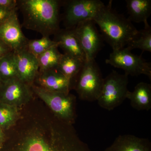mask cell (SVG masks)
Returning a JSON list of instances; mask_svg holds the SVG:
<instances>
[{
  "instance_id": "83f0119b",
  "label": "cell",
  "mask_w": 151,
  "mask_h": 151,
  "mask_svg": "<svg viewBox=\"0 0 151 151\" xmlns=\"http://www.w3.org/2000/svg\"><path fill=\"white\" fill-rule=\"evenodd\" d=\"M1 80H0V86H1Z\"/></svg>"
},
{
  "instance_id": "484cf974",
  "label": "cell",
  "mask_w": 151,
  "mask_h": 151,
  "mask_svg": "<svg viewBox=\"0 0 151 151\" xmlns=\"http://www.w3.org/2000/svg\"><path fill=\"white\" fill-rule=\"evenodd\" d=\"M12 51V50L0 39V59Z\"/></svg>"
},
{
  "instance_id": "9a60e30c",
  "label": "cell",
  "mask_w": 151,
  "mask_h": 151,
  "mask_svg": "<svg viewBox=\"0 0 151 151\" xmlns=\"http://www.w3.org/2000/svg\"><path fill=\"white\" fill-rule=\"evenodd\" d=\"M55 41L64 51V54L86 61V56L72 29H60L55 35Z\"/></svg>"
},
{
  "instance_id": "d4e9b609",
  "label": "cell",
  "mask_w": 151,
  "mask_h": 151,
  "mask_svg": "<svg viewBox=\"0 0 151 151\" xmlns=\"http://www.w3.org/2000/svg\"><path fill=\"white\" fill-rule=\"evenodd\" d=\"M17 9L9 10L0 7V25L5 22L13 14L17 12Z\"/></svg>"
},
{
  "instance_id": "30bf717a",
  "label": "cell",
  "mask_w": 151,
  "mask_h": 151,
  "mask_svg": "<svg viewBox=\"0 0 151 151\" xmlns=\"http://www.w3.org/2000/svg\"><path fill=\"white\" fill-rule=\"evenodd\" d=\"M35 94L29 84L19 78L1 82L0 103L21 109L29 103Z\"/></svg>"
},
{
  "instance_id": "d6986e66",
  "label": "cell",
  "mask_w": 151,
  "mask_h": 151,
  "mask_svg": "<svg viewBox=\"0 0 151 151\" xmlns=\"http://www.w3.org/2000/svg\"><path fill=\"white\" fill-rule=\"evenodd\" d=\"M58 47V45L52 47L37 57L39 66V71L57 69L63 55Z\"/></svg>"
},
{
  "instance_id": "7402d4cb",
  "label": "cell",
  "mask_w": 151,
  "mask_h": 151,
  "mask_svg": "<svg viewBox=\"0 0 151 151\" xmlns=\"http://www.w3.org/2000/svg\"><path fill=\"white\" fill-rule=\"evenodd\" d=\"M19 113L20 109L0 103V127L4 131L8 130L16 124Z\"/></svg>"
},
{
  "instance_id": "ac0fdd59",
  "label": "cell",
  "mask_w": 151,
  "mask_h": 151,
  "mask_svg": "<svg viewBox=\"0 0 151 151\" xmlns=\"http://www.w3.org/2000/svg\"><path fill=\"white\" fill-rule=\"evenodd\" d=\"M85 61L63 53L57 69L71 82L73 87L76 78Z\"/></svg>"
},
{
  "instance_id": "52a82bcc",
  "label": "cell",
  "mask_w": 151,
  "mask_h": 151,
  "mask_svg": "<svg viewBox=\"0 0 151 151\" xmlns=\"http://www.w3.org/2000/svg\"><path fill=\"white\" fill-rule=\"evenodd\" d=\"M62 5L65 29H72L82 22L93 20L105 4L100 0H69L63 1Z\"/></svg>"
},
{
  "instance_id": "4316f807",
  "label": "cell",
  "mask_w": 151,
  "mask_h": 151,
  "mask_svg": "<svg viewBox=\"0 0 151 151\" xmlns=\"http://www.w3.org/2000/svg\"><path fill=\"white\" fill-rule=\"evenodd\" d=\"M5 139V132L0 127V148L1 147Z\"/></svg>"
},
{
  "instance_id": "7a4b0ae2",
  "label": "cell",
  "mask_w": 151,
  "mask_h": 151,
  "mask_svg": "<svg viewBox=\"0 0 151 151\" xmlns=\"http://www.w3.org/2000/svg\"><path fill=\"white\" fill-rule=\"evenodd\" d=\"M63 1L19 0L18 8L23 18V25L42 36L55 35L60 29V9Z\"/></svg>"
},
{
  "instance_id": "7c38bea8",
  "label": "cell",
  "mask_w": 151,
  "mask_h": 151,
  "mask_svg": "<svg viewBox=\"0 0 151 151\" xmlns=\"http://www.w3.org/2000/svg\"><path fill=\"white\" fill-rule=\"evenodd\" d=\"M34 84L50 92L69 94L71 82L57 69L39 71Z\"/></svg>"
},
{
  "instance_id": "9c48e42d",
  "label": "cell",
  "mask_w": 151,
  "mask_h": 151,
  "mask_svg": "<svg viewBox=\"0 0 151 151\" xmlns=\"http://www.w3.org/2000/svg\"><path fill=\"white\" fill-rule=\"evenodd\" d=\"M93 20L85 21L72 29L86 56V61L95 60L104 45V40Z\"/></svg>"
},
{
  "instance_id": "ffe728a7",
  "label": "cell",
  "mask_w": 151,
  "mask_h": 151,
  "mask_svg": "<svg viewBox=\"0 0 151 151\" xmlns=\"http://www.w3.org/2000/svg\"><path fill=\"white\" fill-rule=\"evenodd\" d=\"M18 78L13 51L0 59V80L1 82Z\"/></svg>"
},
{
  "instance_id": "44dd1931",
  "label": "cell",
  "mask_w": 151,
  "mask_h": 151,
  "mask_svg": "<svg viewBox=\"0 0 151 151\" xmlns=\"http://www.w3.org/2000/svg\"><path fill=\"white\" fill-rule=\"evenodd\" d=\"M144 29L139 31V33L126 47L132 51L134 49L141 50L142 52L145 51L151 52V27L147 21L144 23Z\"/></svg>"
},
{
  "instance_id": "603a6c76",
  "label": "cell",
  "mask_w": 151,
  "mask_h": 151,
  "mask_svg": "<svg viewBox=\"0 0 151 151\" xmlns=\"http://www.w3.org/2000/svg\"><path fill=\"white\" fill-rule=\"evenodd\" d=\"M55 45H58L57 43L54 40L50 39L49 37L42 36L40 39L29 40L27 49L37 57L48 49Z\"/></svg>"
},
{
  "instance_id": "e0dca14e",
  "label": "cell",
  "mask_w": 151,
  "mask_h": 151,
  "mask_svg": "<svg viewBox=\"0 0 151 151\" xmlns=\"http://www.w3.org/2000/svg\"><path fill=\"white\" fill-rule=\"evenodd\" d=\"M127 8L131 22L144 23L151 13V0H127Z\"/></svg>"
},
{
  "instance_id": "6da1fadb",
  "label": "cell",
  "mask_w": 151,
  "mask_h": 151,
  "mask_svg": "<svg viewBox=\"0 0 151 151\" xmlns=\"http://www.w3.org/2000/svg\"><path fill=\"white\" fill-rule=\"evenodd\" d=\"M4 132L0 151H91L73 125L58 119L36 96L20 109L16 124Z\"/></svg>"
},
{
  "instance_id": "5bb4252c",
  "label": "cell",
  "mask_w": 151,
  "mask_h": 151,
  "mask_svg": "<svg viewBox=\"0 0 151 151\" xmlns=\"http://www.w3.org/2000/svg\"><path fill=\"white\" fill-rule=\"evenodd\" d=\"M104 151H151L148 139L131 134L121 135Z\"/></svg>"
},
{
  "instance_id": "3957f363",
  "label": "cell",
  "mask_w": 151,
  "mask_h": 151,
  "mask_svg": "<svg viewBox=\"0 0 151 151\" xmlns=\"http://www.w3.org/2000/svg\"><path fill=\"white\" fill-rule=\"evenodd\" d=\"M93 20L113 50L125 47L139 33L129 19L113 8L111 1L101 8Z\"/></svg>"
},
{
  "instance_id": "ba28073f",
  "label": "cell",
  "mask_w": 151,
  "mask_h": 151,
  "mask_svg": "<svg viewBox=\"0 0 151 151\" xmlns=\"http://www.w3.org/2000/svg\"><path fill=\"white\" fill-rule=\"evenodd\" d=\"M105 63L113 67L123 69L128 76L144 74L151 78L150 63L144 59L142 55L133 54L127 47L113 50Z\"/></svg>"
},
{
  "instance_id": "8992f818",
  "label": "cell",
  "mask_w": 151,
  "mask_h": 151,
  "mask_svg": "<svg viewBox=\"0 0 151 151\" xmlns=\"http://www.w3.org/2000/svg\"><path fill=\"white\" fill-rule=\"evenodd\" d=\"M128 83V75L112 70L104 78L102 90L97 100L99 106L111 111L122 105L127 99Z\"/></svg>"
},
{
  "instance_id": "5b68a950",
  "label": "cell",
  "mask_w": 151,
  "mask_h": 151,
  "mask_svg": "<svg viewBox=\"0 0 151 151\" xmlns=\"http://www.w3.org/2000/svg\"><path fill=\"white\" fill-rule=\"evenodd\" d=\"M104 78L95 60L86 61L73 83L79 99L97 101L102 90Z\"/></svg>"
},
{
  "instance_id": "277c9868",
  "label": "cell",
  "mask_w": 151,
  "mask_h": 151,
  "mask_svg": "<svg viewBox=\"0 0 151 151\" xmlns=\"http://www.w3.org/2000/svg\"><path fill=\"white\" fill-rule=\"evenodd\" d=\"M36 96L58 119L73 125L76 118V97L73 94L50 92L35 84L31 85Z\"/></svg>"
},
{
  "instance_id": "8fae6325",
  "label": "cell",
  "mask_w": 151,
  "mask_h": 151,
  "mask_svg": "<svg viewBox=\"0 0 151 151\" xmlns=\"http://www.w3.org/2000/svg\"><path fill=\"white\" fill-rule=\"evenodd\" d=\"M0 39L14 52L27 48L29 40L22 32L17 12L0 25Z\"/></svg>"
},
{
  "instance_id": "2e32d148",
  "label": "cell",
  "mask_w": 151,
  "mask_h": 151,
  "mask_svg": "<svg viewBox=\"0 0 151 151\" xmlns=\"http://www.w3.org/2000/svg\"><path fill=\"white\" fill-rule=\"evenodd\" d=\"M127 99L130 101L132 108L138 111H149L151 108V85L141 82L135 86L134 91L129 90Z\"/></svg>"
},
{
  "instance_id": "cb8c5ba5",
  "label": "cell",
  "mask_w": 151,
  "mask_h": 151,
  "mask_svg": "<svg viewBox=\"0 0 151 151\" xmlns=\"http://www.w3.org/2000/svg\"><path fill=\"white\" fill-rule=\"evenodd\" d=\"M0 7L3 9L9 10L18 9V1L0 0Z\"/></svg>"
},
{
  "instance_id": "4fadbf2b",
  "label": "cell",
  "mask_w": 151,
  "mask_h": 151,
  "mask_svg": "<svg viewBox=\"0 0 151 151\" xmlns=\"http://www.w3.org/2000/svg\"><path fill=\"white\" fill-rule=\"evenodd\" d=\"M18 76L27 84H33L39 70L37 58L27 49L14 52Z\"/></svg>"
}]
</instances>
